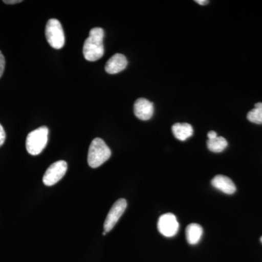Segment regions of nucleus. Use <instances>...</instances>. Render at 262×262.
<instances>
[{"mask_svg": "<svg viewBox=\"0 0 262 262\" xmlns=\"http://www.w3.org/2000/svg\"><path fill=\"white\" fill-rule=\"evenodd\" d=\"M103 38L104 31L102 28L96 27L90 31L89 37L83 46V55L87 61H96L102 58L104 54Z\"/></svg>", "mask_w": 262, "mask_h": 262, "instance_id": "f257e3e1", "label": "nucleus"}, {"mask_svg": "<svg viewBox=\"0 0 262 262\" xmlns=\"http://www.w3.org/2000/svg\"><path fill=\"white\" fill-rule=\"evenodd\" d=\"M112 151L103 139L96 138L91 142L88 155V163L92 168H98L107 161L111 157Z\"/></svg>", "mask_w": 262, "mask_h": 262, "instance_id": "f03ea898", "label": "nucleus"}, {"mask_svg": "<svg viewBox=\"0 0 262 262\" xmlns=\"http://www.w3.org/2000/svg\"><path fill=\"white\" fill-rule=\"evenodd\" d=\"M48 128L42 126L29 133L26 141V147L29 154L38 155L47 146Z\"/></svg>", "mask_w": 262, "mask_h": 262, "instance_id": "7ed1b4c3", "label": "nucleus"}, {"mask_svg": "<svg viewBox=\"0 0 262 262\" xmlns=\"http://www.w3.org/2000/svg\"><path fill=\"white\" fill-rule=\"evenodd\" d=\"M46 37L50 46L54 49H61L64 46V32L59 20L55 18L48 20L46 27Z\"/></svg>", "mask_w": 262, "mask_h": 262, "instance_id": "20e7f679", "label": "nucleus"}, {"mask_svg": "<svg viewBox=\"0 0 262 262\" xmlns=\"http://www.w3.org/2000/svg\"><path fill=\"white\" fill-rule=\"evenodd\" d=\"M67 170V163L63 160L52 164L44 174L43 183L48 187L54 185L64 177Z\"/></svg>", "mask_w": 262, "mask_h": 262, "instance_id": "39448f33", "label": "nucleus"}, {"mask_svg": "<svg viewBox=\"0 0 262 262\" xmlns=\"http://www.w3.org/2000/svg\"><path fill=\"white\" fill-rule=\"evenodd\" d=\"M126 208L127 201L125 199L118 200L114 203L103 224L105 232L108 233L115 227L120 217L123 215Z\"/></svg>", "mask_w": 262, "mask_h": 262, "instance_id": "423d86ee", "label": "nucleus"}, {"mask_svg": "<svg viewBox=\"0 0 262 262\" xmlns=\"http://www.w3.org/2000/svg\"><path fill=\"white\" fill-rule=\"evenodd\" d=\"M158 229L160 234L165 237L175 236L179 229V224L176 215L171 213L162 215L158 220Z\"/></svg>", "mask_w": 262, "mask_h": 262, "instance_id": "0eeeda50", "label": "nucleus"}, {"mask_svg": "<svg viewBox=\"0 0 262 262\" xmlns=\"http://www.w3.org/2000/svg\"><path fill=\"white\" fill-rule=\"evenodd\" d=\"M134 114L141 120H149L154 114L153 103L146 98L136 100L134 106Z\"/></svg>", "mask_w": 262, "mask_h": 262, "instance_id": "6e6552de", "label": "nucleus"}, {"mask_svg": "<svg viewBox=\"0 0 262 262\" xmlns=\"http://www.w3.org/2000/svg\"><path fill=\"white\" fill-rule=\"evenodd\" d=\"M127 60L126 57L120 53H116L112 56L105 66V70L108 74L115 75L126 68Z\"/></svg>", "mask_w": 262, "mask_h": 262, "instance_id": "1a4fd4ad", "label": "nucleus"}, {"mask_svg": "<svg viewBox=\"0 0 262 262\" xmlns=\"http://www.w3.org/2000/svg\"><path fill=\"white\" fill-rule=\"evenodd\" d=\"M211 184L215 189L227 194H232L235 192L236 187L234 182L229 177L223 175L215 176L212 179Z\"/></svg>", "mask_w": 262, "mask_h": 262, "instance_id": "9d476101", "label": "nucleus"}, {"mask_svg": "<svg viewBox=\"0 0 262 262\" xmlns=\"http://www.w3.org/2000/svg\"><path fill=\"white\" fill-rule=\"evenodd\" d=\"M174 136L180 141H186L193 135V127L190 124L176 123L172 127Z\"/></svg>", "mask_w": 262, "mask_h": 262, "instance_id": "9b49d317", "label": "nucleus"}, {"mask_svg": "<svg viewBox=\"0 0 262 262\" xmlns=\"http://www.w3.org/2000/svg\"><path fill=\"white\" fill-rule=\"evenodd\" d=\"M203 229L198 224H190L186 229V237L187 242L191 245L198 244L203 235Z\"/></svg>", "mask_w": 262, "mask_h": 262, "instance_id": "f8f14e48", "label": "nucleus"}, {"mask_svg": "<svg viewBox=\"0 0 262 262\" xmlns=\"http://www.w3.org/2000/svg\"><path fill=\"white\" fill-rule=\"evenodd\" d=\"M227 146H228L227 141L222 136H217L213 139H208L207 141L208 149L215 153L222 152Z\"/></svg>", "mask_w": 262, "mask_h": 262, "instance_id": "ddd939ff", "label": "nucleus"}, {"mask_svg": "<svg viewBox=\"0 0 262 262\" xmlns=\"http://www.w3.org/2000/svg\"><path fill=\"white\" fill-rule=\"evenodd\" d=\"M248 120L253 123L262 124V103L255 104V107L247 115Z\"/></svg>", "mask_w": 262, "mask_h": 262, "instance_id": "4468645a", "label": "nucleus"}, {"mask_svg": "<svg viewBox=\"0 0 262 262\" xmlns=\"http://www.w3.org/2000/svg\"><path fill=\"white\" fill-rule=\"evenodd\" d=\"M5 67V57L3 56V53H2L1 51H0V78H1L2 76H3V73H4Z\"/></svg>", "mask_w": 262, "mask_h": 262, "instance_id": "2eb2a0df", "label": "nucleus"}, {"mask_svg": "<svg viewBox=\"0 0 262 262\" xmlns=\"http://www.w3.org/2000/svg\"><path fill=\"white\" fill-rule=\"evenodd\" d=\"M5 139H6L5 131L1 124H0V147L4 144Z\"/></svg>", "mask_w": 262, "mask_h": 262, "instance_id": "dca6fc26", "label": "nucleus"}, {"mask_svg": "<svg viewBox=\"0 0 262 262\" xmlns=\"http://www.w3.org/2000/svg\"><path fill=\"white\" fill-rule=\"evenodd\" d=\"M3 3L8 5H14L17 4V3H22V1L21 0H5V1H3Z\"/></svg>", "mask_w": 262, "mask_h": 262, "instance_id": "f3484780", "label": "nucleus"}, {"mask_svg": "<svg viewBox=\"0 0 262 262\" xmlns=\"http://www.w3.org/2000/svg\"><path fill=\"white\" fill-rule=\"evenodd\" d=\"M217 134L215 132V131H210L208 134V139H213V138L217 137Z\"/></svg>", "mask_w": 262, "mask_h": 262, "instance_id": "a211bd4d", "label": "nucleus"}, {"mask_svg": "<svg viewBox=\"0 0 262 262\" xmlns=\"http://www.w3.org/2000/svg\"><path fill=\"white\" fill-rule=\"evenodd\" d=\"M195 2L196 3H198V4L201 5H207L209 3V2L207 1V0H196Z\"/></svg>", "mask_w": 262, "mask_h": 262, "instance_id": "6ab92c4d", "label": "nucleus"}, {"mask_svg": "<svg viewBox=\"0 0 262 262\" xmlns=\"http://www.w3.org/2000/svg\"><path fill=\"white\" fill-rule=\"evenodd\" d=\"M261 243H262V237H261Z\"/></svg>", "mask_w": 262, "mask_h": 262, "instance_id": "aec40b11", "label": "nucleus"}]
</instances>
